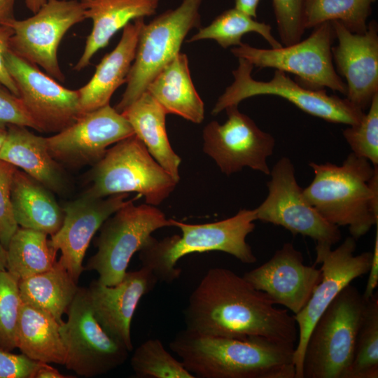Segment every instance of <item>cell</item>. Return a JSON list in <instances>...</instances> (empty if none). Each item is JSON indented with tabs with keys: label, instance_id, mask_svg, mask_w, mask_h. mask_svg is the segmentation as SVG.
<instances>
[{
	"label": "cell",
	"instance_id": "obj_37",
	"mask_svg": "<svg viewBox=\"0 0 378 378\" xmlns=\"http://www.w3.org/2000/svg\"><path fill=\"white\" fill-rule=\"evenodd\" d=\"M306 0H272L278 33L285 46L302 40Z\"/></svg>",
	"mask_w": 378,
	"mask_h": 378
},
{
	"label": "cell",
	"instance_id": "obj_44",
	"mask_svg": "<svg viewBox=\"0 0 378 378\" xmlns=\"http://www.w3.org/2000/svg\"><path fill=\"white\" fill-rule=\"evenodd\" d=\"M260 0H234V8L255 18Z\"/></svg>",
	"mask_w": 378,
	"mask_h": 378
},
{
	"label": "cell",
	"instance_id": "obj_4",
	"mask_svg": "<svg viewBox=\"0 0 378 378\" xmlns=\"http://www.w3.org/2000/svg\"><path fill=\"white\" fill-rule=\"evenodd\" d=\"M172 226L178 227L181 235L161 240L152 237L139 251L142 267L150 270L158 281L172 284L178 279L181 270L178 261L193 253L221 251L244 264L256 262L247 236L255 228L254 209H241L226 219L204 224H188L170 219Z\"/></svg>",
	"mask_w": 378,
	"mask_h": 378
},
{
	"label": "cell",
	"instance_id": "obj_10",
	"mask_svg": "<svg viewBox=\"0 0 378 378\" xmlns=\"http://www.w3.org/2000/svg\"><path fill=\"white\" fill-rule=\"evenodd\" d=\"M314 29L304 40L285 47L262 49L242 43L230 51L253 66L293 74L298 83L309 89L328 88L346 95V83L336 72L332 61L331 49L335 36L332 22H325Z\"/></svg>",
	"mask_w": 378,
	"mask_h": 378
},
{
	"label": "cell",
	"instance_id": "obj_34",
	"mask_svg": "<svg viewBox=\"0 0 378 378\" xmlns=\"http://www.w3.org/2000/svg\"><path fill=\"white\" fill-rule=\"evenodd\" d=\"M130 365L137 377L195 378L158 339H149L141 344L134 351Z\"/></svg>",
	"mask_w": 378,
	"mask_h": 378
},
{
	"label": "cell",
	"instance_id": "obj_36",
	"mask_svg": "<svg viewBox=\"0 0 378 378\" xmlns=\"http://www.w3.org/2000/svg\"><path fill=\"white\" fill-rule=\"evenodd\" d=\"M348 126L342 134L352 153L378 166V94L374 96L361 120Z\"/></svg>",
	"mask_w": 378,
	"mask_h": 378
},
{
	"label": "cell",
	"instance_id": "obj_38",
	"mask_svg": "<svg viewBox=\"0 0 378 378\" xmlns=\"http://www.w3.org/2000/svg\"><path fill=\"white\" fill-rule=\"evenodd\" d=\"M15 168L0 160V241L5 249L19 227L13 215L10 196Z\"/></svg>",
	"mask_w": 378,
	"mask_h": 378
},
{
	"label": "cell",
	"instance_id": "obj_46",
	"mask_svg": "<svg viewBox=\"0 0 378 378\" xmlns=\"http://www.w3.org/2000/svg\"><path fill=\"white\" fill-rule=\"evenodd\" d=\"M27 8L32 13H36L47 1V0H24Z\"/></svg>",
	"mask_w": 378,
	"mask_h": 378
},
{
	"label": "cell",
	"instance_id": "obj_16",
	"mask_svg": "<svg viewBox=\"0 0 378 378\" xmlns=\"http://www.w3.org/2000/svg\"><path fill=\"white\" fill-rule=\"evenodd\" d=\"M225 110L227 119L223 125L211 121L204 129V153L227 176L244 167L270 175L267 161L274 152V136L260 130L251 118L241 113L238 106Z\"/></svg>",
	"mask_w": 378,
	"mask_h": 378
},
{
	"label": "cell",
	"instance_id": "obj_15",
	"mask_svg": "<svg viewBox=\"0 0 378 378\" xmlns=\"http://www.w3.org/2000/svg\"><path fill=\"white\" fill-rule=\"evenodd\" d=\"M4 59L18 88L19 98L38 132L58 133L83 115L78 90L64 88L36 65L10 50Z\"/></svg>",
	"mask_w": 378,
	"mask_h": 378
},
{
	"label": "cell",
	"instance_id": "obj_1",
	"mask_svg": "<svg viewBox=\"0 0 378 378\" xmlns=\"http://www.w3.org/2000/svg\"><path fill=\"white\" fill-rule=\"evenodd\" d=\"M186 329L202 335L262 336L294 344L298 328L287 309L276 308L263 292L223 267L209 269L184 309Z\"/></svg>",
	"mask_w": 378,
	"mask_h": 378
},
{
	"label": "cell",
	"instance_id": "obj_18",
	"mask_svg": "<svg viewBox=\"0 0 378 378\" xmlns=\"http://www.w3.org/2000/svg\"><path fill=\"white\" fill-rule=\"evenodd\" d=\"M127 197L128 193L106 197L82 194L63 205L62 225L50 236V243L57 252L61 251L59 260L76 282L85 270L83 261L93 236L107 218L128 203Z\"/></svg>",
	"mask_w": 378,
	"mask_h": 378
},
{
	"label": "cell",
	"instance_id": "obj_42",
	"mask_svg": "<svg viewBox=\"0 0 378 378\" xmlns=\"http://www.w3.org/2000/svg\"><path fill=\"white\" fill-rule=\"evenodd\" d=\"M376 236L371 265L369 270V276L365 288L363 295L365 300L368 301L374 293L378 285V225H376Z\"/></svg>",
	"mask_w": 378,
	"mask_h": 378
},
{
	"label": "cell",
	"instance_id": "obj_32",
	"mask_svg": "<svg viewBox=\"0 0 378 378\" xmlns=\"http://www.w3.org/2000/svg\"><path fill=\"white\" fill-rule=\"evenodd\" d=\"M376 0H306L304 13L305 29L331 21H338L356 34L366 31L367 20Z\"/></svg>",
	"mask_w": 378,
	"mask_h": 378
},
{
	"label": "cell",
	"instance_id": "obj_30",
	"mask_svg": "<svg viewBox=\"0 0 378 378\" xmlns=\"http://www.w3.org/2000/svg\"><path fill=\"white\" fill-rule=\"evenodd\" d=\"M6 253V270L18 281L48 270L57 262V251L47 234L21 227L12 236Z\"/></svg>",
	"mask_w": 378,
	"mask_h": 378
},
{
	"label": "cell",
	"instance_id": "obj_7",
	"mask_svg": "<svg viewBox=\"0 0 378 378\" xmlns=\"http://www.w3.org/2000/svg\"><path fill=\"white\" fill-rule=\"evenodd\" d=\"M203 0H183L142 25L127 86L115 108L122 113L144 92L155 76L179 53L188 32L201 24L200 8Z\"/></svg>",
	"mask_w": 378,
	"mask_h": 378
},
{
	"label": "cell",
	"instance_id": "obj_28",
	"mask_svg": "<svg viewBox=\"0 0 378 378\" xmlns=\"http://www.w3.org/2000/svg\"><path fill=\"white\" fill-rule=\"evenodd\" d=\"M60 325L48 312L22 302L17 329V348L32 360L64 365L66 350Z\"/></svg>",
	"mask_w": 378,
	"mask_h": 378
},
{
	"label": "cell",
	"instance_id": "obj_8",
	"mask_svg": "<svg viewBox=\"0 0 378 378\" xmlns=\"http://www.w3.org/2000/svg\"><path fill=\"white\" fill-rule=\"evenodd\" d=\"M141 196L130 200L99 228L94 241L97 252L84 267L97 272V281L102 284H118L125 276L131 258L147 244L152 233L172 226L171 220L155 206L134 205V202Z\"/></svg>",
	"mask_w": 378,
	"mask_h": 378
},
{
	"label": "cell",
	"instance_id": "obj_24",
	"mask_svg": "<svg viewBox=\"0 0 378 378\" xmlns=\"http://www.w3.org/2000/svg\"><path fill=\"white\" fill-rule=\"evenodd\" d=\"M86 19L92 22L84 50L74 70L87 67L97 51L108 46L111 38L129 22L153 15L159 0H80Z\"/></svg>",
	"mask_w": 378,
	"mask_h": 378
},
{
	"label": "cell",
	"instance_id": "obj_27",
	"mask_svg": "<svg viewBox=\"0 0 378 378\" xmlns=\"http://www.w3.org/2000/svg\"><path fill=\"white\" fill-rule=\"evenodd\" d=\"M120 113L153 158L178 183L181 158L170 145L165 126L167 113L160 104L146 91Z\"/></svg>",
	"mask_w": 378,
	"mask_h": 378
},
{
	"label": "cell",
	"instance_id": "obj_9",
	"mask_svg": "<svg viewBox=\"0 0 378 378\" xmlns=\"http://www.w3.org/2000/svg\"><path fill=\"white\" fill-rule=\"evenodd\" d=\"M238 60V67L232 71L234 81L218 99L211 111L213 115L258 95L280 97L311 115L334 123L354 125L361 120L365 113L346 98L328 95L325 90L305 88L280 70H275L268 81L256 80L251 76L253 64L243 58Z\"/></svg>",
	"mask_w": 378,
	"mask_h": 378
},
{
	"label": "cell",
	"instance_id": "obj_43",
	"mask_svg": "<svg viewBox=\"0 0 378 378\" xmlns=\"http://www.w3.org/2000/svg\"><path fill=\"white\" fill-rule=\"evenodd\" d=\"M72 376H66L60 373L56 368L48 363L40 362L35 372L34 378H71Z\"/></svg>",
	"mask_w": 378,
	"mask_h": 378
},
{
	"label": "cell",
	"instance_id": "obj_13",
	"mask_svg": "<svg viewBox=\"0 0 378 378\" xmlns=\"http://www.w3.org/2000/svg\"><path fill=\"white\" fill-rule=\"evenodd\" d=\"M270 175L267 196L254 209L256 220L281 226L293 234L309 237L318 245L332 246L340 241L338 226L327 221L304 198L288 158L279 160Z\"/></svg>",
	"mask_w": 378,
	"mask_h": 378
},
{
	"label": "cell",
	"instance_id": "obj_25",
	"mask_svg": "<svg viewBox=\"0 0 378 378\" xmlns=\"http://www.w3.org/2000/svg\"><path fill=\"white\" fill-rule=\"evenodd\" d=\"M13 215L19 227L55 234L64 220V211L52 191L16 167L11 185Z\"/></svg>",
	"mask_w": 378,
	"mask_h": 378
},
{
	"label": "cell",
	"instance_id": "obj_3",
	"mask_svg": "<svg viewBox=\"0 0 378 378\" xmlns=\"http://www.w3.org/2000/svg\"><path fill=\"white\" fill-rule=\"evenodd\" d=\"M309 165L314 176L302 193L327 221L349 226L356 240L378 225V166L353 153L341 165Z\"/></svg>",
	"mask_w": 378,
	"mask_h": 378
},
{
	"label": "cell",
	"instance_id": "obj_26",
	"mask_svg": "<svg viewBox=\"0 0 378 378\" xmlns=\"http://www.w3.org/2000/svg\"><path fill=\"white\" fill-rule=\"evenodd\" d=\"M146 91L167 114H175L194 123L203 121L204 102L192 83L186 54L176 55L151 80Z\"/></svg>",
	"mask_w": 378,
	"mask_h": 378
},
{
	"label": "cell",
	"instance_id": "obj_5",
	"mask_svg": "<svg viewBox=\"0 0 378 378\" xmlns=\"http://www.w3.org/2000/svg\"><path fill=\"white\" fill-rule=\"evenodd\" d=\"M366 302L349 284L330 302L309 335L302 378H347Z\"/></svg>",
	"mask_w": 378,
	"mask_h": 378
},
{
	"label": "cell",
	"instance_id": "obj_22",
	"mask_svg": "<svg viewBox=\"0 0 378 378\" xmlns=\"http://www.w3.org/2000/svg\"><path fill=\"white\" fill-rule=\"evenodd\" d=\"M0 160L22 169L52 192L64 195L70 189L64 167L49 153L46 137L33 134L27 127H7Z\"/></svg>",
	"mask_w": 378,
	"mask_h": 378
},
{
	"label": "cell",
	"instance_id": "obj_41",
	"mask_svg": "<svg viewBox=\"0 0 378 378\" xmlns=\"http://www.w3.org/2000/svg\"><path fill=\"white\" fill-rule=\"evenodd\" d=\"M13 34L10 27L0 24V83L19 97L18 88L7 70L4 59L6 52L10 50L9 43Z\"/></svg>",
	"mask_w": 378,
	"mask_h": 378
},
{
	"label": "cell",
	"instance_id": "obj_40",
	"mask_svg": "<svg viewBox=\"0 0 378 378\" xmlns=\"http://www.w3.org/2000/svg\"><path fill=\"white\" fill-rule=\"evenodd\" d=\"M39 363L0 349V378H34Z\"/></svg>",
	"mask_w": 378,
	"mask_h": 378
},
{
	"label": "cell",
	"instance_id": "obj_19",
	"mask_svg": "<svg viewBox=\"0 0 378 378\" xmlns=\"http://www.w3.org/2000/svg\"><path fill=\"white\" fill-rule=\"evenodd\" d=\"M255 289L265 293L274 304L298 314L321 280L322 271L306 265L302 253L286 243L262 265L242 276Z\"/></svg>",
	"mask_w": 378,
	"mask_h": 378
},
{
	"label": "cell",
	"instance_id": "obj_6",
	"mask_svg": "<svg viewBox=\"0 0 378 378\" xmlns=\"http://www.w3.org/2000/svg\"><path fill=\"white\" fill-rule=\"evenodd\" d=\"M86 183L83 195L106 197L136 192L153 206L162 203L178 183L135 134L108 148L88 172Z\"/></svg>",
	"mask_w": 378,
	"mask_h": 378
},
{
	"label": "cell",
	"instance_id": "obj_29",
	"mask_svg": "<svg viewBox=\"0 0 378 378\" xmlns=\"http://www.w3.org/2000/svg\"><path fill=\"white\" fill-rule=\"evenodd\" d=\"M22 302L52 315L60 324L79 287L58 260L48 270L18 281Z\"/></svg>",
	"mask_w": 378,
	"mask_h": 378
},
{
	"label": "cell",
	"instance_id": "obj_14",
	"mask_svg": "<svg viewBox=\"0 0 378 378\" xmlns=\"http://www.w3.org/2000/svg\"><path fill=\"white\" fill-rule=\"evenodd\" d=\"M331 247L316 244L315 264H321L322 278L305 307L293 315L298 328L294 353L295 378H302L305 346L317 320L344 287L370 270L372 252L354 255L356 243L351 236L337 248L332 250Z\"/></svg>",
	"mask_w": 378,
	"mask_h": 378
},
{
	"label": "cell",
	"instance_id": "obj_47",
	"mask_svg": "<svg viewBox=\"0 0 378 378\" xmlns=\"http://www.w3.org/2000/svg\"><path fill=\"white\" fill-rule=\"evenodd\" d=\"M6 249L2 246L0 241V270H6Z\"/></svg>",
	"mask_w": 378,
	"mask_h": 378
},
{
	"label": "cell",
	"instance_id": "obj_33",
	"mask_svg": "<svg viewBox=\"0 0 378 378\" xmlns=\"http://www.w3.org/2000/svg\"><path fill=\"white\" fill-rule=\"evenodd\" d=\"M378 377V295L366 302L347 378Z\"/></svg>",
	"mask_w": 378,
	"mask_h": 378
},
{
	"label": "cell",
	"instance_id": "obj_23",
	"mask_svg": "<svg viewBox=\"0 0 378 378\" xmlns=\"http://www.w3.org/2000/svg\"><path fill=\"white\" fill-rule=\"evenodd\" d=\"M144 22V18H138L122 29L118 45L96 66L88 83L78 90L83 114L109 104L114 92L126 83Z\"/></svg>",
	"mask_w": 378,
	"mask_h": 378
},
{
	"label": "cell",
	"instance_id": "obj_11",
	"mask_svg": "<svg viewBox=\"0 0 378 378\" xmlns=\"http://www.w3.org/2000/svg\"><path fill=\"white\" fill-rule=\"evenodd\" d=\"M60 325L66 350L64 365L80 376L93 377L122 365L130 352L94 316L88 290L78 288Z\"/></svg>",
	"mask_w": 378,
	"mask_h": 378
},
{
	"label": "cell",
	"instance_id": "obj_48",
	"mask_svg": "<svg viewBox=\"0 0 378 378\" xmlns=\"http://www.w3.org/2000/svg\"><path fill=\"white\" fill-rule=\"evenodd\" d=\"M6 129H1L0 128V149L1 148V146L4 141V139L6 138Z\"/></svg>",
	"mask_w": 378,
	"mask_h": 378
},
{
	"label": "cell",
	"instance_id": "obj_20",
	"mask_svg": "<svg viewBox=\"0 0 378 378\" xmlns=\"http://www.w3.org/2000/svg\"><path fill=\"white\" fill-rule=\"evenodd\" d=\"M336 46L332 61L337 73L346 79V99L365 111L378 94V24L372 20L363 34L349 31L338 21H331Z\"/></svg>",
	"mask_w": 378,
	"mask_h": 378
},
{
	"label": "cell",
	"instance_id": "obj_35",
	"mask_svg": "<svg viewBox=\"0 0 378 378\" xmlns=\"http://www.w3.org/2000/svg\"><path fill=\"white\" fill-rule=\"evenodd\" d=\"M18 281L6 270H0V349L17 348V329L21 310Z\"/></svg>",
	"mask_w": 378,
	"mask_h": 378
},
{
	"label": "cell",
	"instance_id": "obj_39",
	"mask_svg": "<svg viewBox=\"0 0 378 378\" xmlns=\"http://www.w3.org/2000/svg\"><path fill=\"white\" fill-rule=\"evenodd\" d=\"M12 125L31 127L38 131L20 99L0 83V128L6 129Z\"/></svg>",
	"mask_w": 378,
	"mask_h": 378
},
{
	"label": "cell",
	"instance_id": "obj_2",
	"mask_svg": "<svg viewBox=\"0 0 378 378\" xmlns=\"http://www.w3.org/2000/svg\"><path fill=\"white\" fill-rule=\"evenodd\" d=\"M169 348L195 377L295 378V347L289 342L262 336H207L185 329Z\"/></svg>",
	"mask_w": 378,
	"mask_h": 378
},
{
	"label": "cell",
	"instance_id": "obj_31",
	"mask_svg": "<svg viewBox=\"0 0 378 378\" xmlns=\"http://www.w3.org/2000/svg\"><path fill=\"white\" fill-rule=\"evenodd\" d=\"M249 32L260 34L272 48L283 46L273 36L270 24L257 21L234 7L223 12L208 26L200 28L188 42L213 39L222 48H227L241 45L242 36Z\"/></svg>",
	"mask_w": 378,
	"mask_h": 378
},
{
	"label": "cell",
	"instance_id": "obj_17",
	"mask_svg": "<svg viewBox=\"0 0 378 378\" xmlns=\"http://www.w3.org/2000/svg\"><path fill=\"white\" fill-rule=\"evenodd\" d=\"M134 134L127 120L110 104L83 114L73 125L46 137L52 157L64 167L94 165L107 148Z\"/></svg>",
	"mask_w": 378,
	"mask_h": 378
},
{
	"label": "cell",
	"instance_id": "obj_21",
	"mask_svg": "<svg viewBox=\"0 0 378 378\" xmlns=\"http://www.w3.org/2000/svg\"><path fill=\"white\" fill-rule=\"evenodd\" d=\"M158 282L153 272L145 267L127 272L114 286L93 281L88 293L94 316L102 326L132 351L131 323L137 306Z\"/></svg>",
	"mask_w": 378,
	"mask_h": 378
},
{
	"label": "cell",
	"instance_id": "obj_45",
	"mask_svg": "<svg viewBox=\"0 0 378 378\" xmlns=\"http://www.w3.org/2000/svg\"><path fill=\"white\" fill-rule=\"evenodd\" d=\"M16 0H0V24L15 18Z\"/></svg>",
	"mask_w": 378,
	"mask_h": 378
},
{
	"label": "cell",
	"instance_id": "obj_12",
	"mask_svg": "<svg viewBox=\"0 0 378 378\" xmlns=\"http://www.w3.org/2000/svg\"><path fill=\"white\" fill-rule=\"evenodd\" d=\"M85 19V8L80 1L47 0L31 17L15 18L1 24L13 31L9 43L10 51L63 82L65 76L57 57L59 44L68 30Z\"/></svg>",
	"mask_w": 378,
	"mask_h": 378
}]
</instances>
